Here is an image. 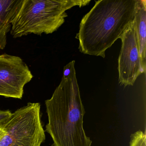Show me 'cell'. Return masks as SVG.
Returning <instances> with one entry per match:
<instances>
[{
	"label": "cell",
	"mask_w": 146,
	"mask_h": 146,
	"mask_svg": "<svg viewBox=\"0 0 146 146\" xmlns=\"http://www.w3.org/2000/svg\"><path fill=\"white\" fill-rule=\"evenodd\" d=\"M23 0H0V33L11 31L12 22Z\"/></svg>",
	"instance_id": "obj_8"
},
{
	"label": "cell",
	"mask_w": 146,
	"mask_h": 146,
	"mask_svg": "<svg viewBox=\"0 0 146 146\" xmlns=\"http://www.w3.org/2000/svg\"><path fill=\"white\" fill-rule=\"evenodd\" d=\"M33 77L29 66L20 57L0 55V96L22 99L25 86Z\"/></svg>",
	"instance_id": "obj_5"
},
{
	"label": "cell",
	"mask_w": 146,
	"mask_h": 146,
	"mask_svg": "<svg viewBox=\"0 0 146 146\" xmlns=\"http://www.w3.org/2000/svg\"><path fill=\"white\" fill-rule=\"evenodd\" d=\"M45 105L48 122L45 131L52 139V146H91L92 141L84 129L85 109L76 70L68 77L63 76Z\"/></svg>",
	"instance_id": "obj_2"
},
{
	"label": "cell",
	"mask_w": 146,
	"mask_h": 146,
	"mask_svg": "<svg viewBox=\"0 0 146 146\" xmlns=\"http://www.w3.org/2000/svg\"><path fill=\"white\" fill-rule=\"evenodd\" d=\"M0 128L5 132L0 146H41L46 140L39 103L29 102L19 108Z\"/></svg>",
	"instance_id": "obj_4"
},
{
	"label": "cell",
	"mask_w": 146,
	"mask_h": 146,
	"mask_svg": "<svg viewBox=\"0 0 146 146\" xmlns=\"http://www.w3.org/2000/svg\"><path fill=\"white\" fill-rule=\"evenodd\" d=\"M5 131L3 129H1V128H0V138L1 137V136L4 135V134L5 133Z\"/></svg>",
	"instance_id": "obj_12"
},
{
	"label": "cell",
	"mask_w": 146,
	"mask_h": 146,
	"mask_svg": "<svg viewBox=\"0 0 146 146\" xmlns=\"http://www.w3.org/2000/svg\"><path fill=\"white\" fill-rule=\"evenodd\" d=\"M129 146H146V135L145 133L139 130L131 134Z\"/></svg>",
	"instance_id": "obj_9"
},
{
	"label": "cell",
	"mask_w": 146,
	"mask_h": 146,
	"mask_svg": "<svg viewBox=\"0 0 146 146\" xmlns=\"http://www.w3.org/2000/svg\"><path fill=\"white\" fill-rule=\"evenodd\" d=\"M120 39L122 45L118 60L119 82L124 86H133L137 78L145 73L141 64L133 22Z\"/></svg>",
	"instance_id": "obj_6"
},
{
	"label": "cell",
	"mask_w": 146,
	"mask_h": 146,
	"mask_svg": "<svg viewBox=\"0 0 146 146\" xmlns=\"http://www.w3.org/2000/svg\"><path fill=\"white\" fill-rule=\"evenodd\" d=\"M81 20L76 38L80 52L106 57L107 49L120 39L133 22L137 0H99Z\"/></svg>",
	"instance_id": "obj_1"
},
{
	"label": "cell",
	"mask_w": 146,
	"mask_h": 146,
	"mask_svg": "<svg viewBox=\"0 0 146 146\" xmlns=\"http://www.w3.org/2000/svg\"><path fill=\"white\" fill-rule=\"evenodd\" d=\"M12 113L10 110H1L0 109V125L7 120L11 116Z\"/></svg>",
	"instance_id": "obj_10"
},
{
	"label": "cell",
	"mask_w": 146,
	"mask_h": 146,
	"mask_svg": "<svg viewBox=\"0 0 146 146\" xmlns=\"http://www.w3.org/2000/svg\"><path fill=\"white\" fill-rule=\"evenodd\" d=\"M89 0H23L12 22L11 34L13 38L30 34H52L64 23L66 11L88 5Z\"/></svg>",
	"instance_id": "obj_3"
},
{
	"label": "cell",
	"mask_w": 146,
	"mask_h": 146,
	"mask_svg": "<svg viewBox=\"0 0 146 146\" xmlns=\"http://www.w3.org/2000/svg\"><path fill=\"white\" fill-rule=\"evenodd\" d=\"M7 34L5 32L0 33V49L1 50L4 49L6 46Z\"/></svg>",
	"instance_id": "obj_11"
},
{
	"label": "cell",
	"mask_w": 146,
	"mask_h": 146,
	"mask_svg": "<svg viewBox=\"0 0 146 146\" xmlns=\"http://www.w3.org/2000/svg\"><path fill=\"white\" fill-rule=\"evenodd\" d=\"M133 23L141 64L145 73L146 70V0H137V6Z\"/></svg>",
	"instance_id": "obj_7"
}]
</instances>
